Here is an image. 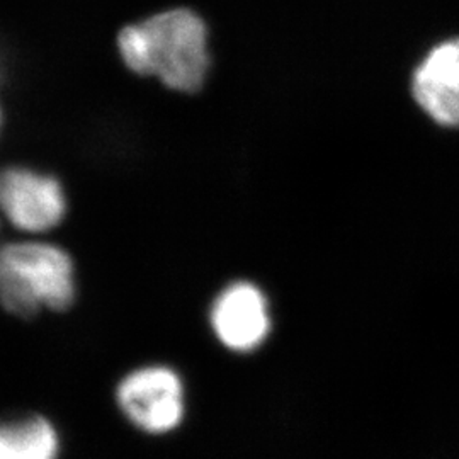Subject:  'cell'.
<instances>
[{
  "mask_svg": "<svg viewBox=\"0 0 459 459\" xmlns=\"http://www.w3.org/2000/svg\"><path fill=\"white\" fill-rule=\"evenodd\" d=\"M117 47L134 74L155 75L181 92L199 91L210 65L206 26L187 9H172L126 26L117 36Z\"/></svg>",
  "mask_w": 459,
  "mask_h": 459,
  "instance_id": "6da1fadb",
  "label": "cell"
},
{
  "mask_svg": "<svg viewBox=\"0 0 459 459\" xmlns=\"http://www.w3.org/2000/svg\"><path fill=\"white\" fill-rule=\"evenodd\" d=\"M0 296L7 312L30 320L48 308L65 312L75 299L68 254L47 244H14L2 250Z\"/></svg>",
  "mask_w": 459,
  "mask_h": 459,
  "instance_id": "7a4b0ae2",
  "label": "cell"
},
{
  "mask_svg": "<svg viewBox=\"0 0 459 459\" xmlns=\"http://www.w3.org/2000/svg\"><path fill=\"white\" fill-rule=\"evenodd\" d=\"M116 405L138 430L162 436L181 426L186 415V390L174 368L147 364L119 379Z\"/></svg>",
  "mask_w": 459,
  "mask_h": 459,
  "instance_id": "3957f363",
  "label": "cell"
},
{
  "mask_svg": "<svg viewBox=\"0 0 459 459\" xmlns=\"http://www.w3.org/2000/svg\"><path fill=\"white\" fill-rule=\"evenodd\" d=\"M210 324L214 337L231 352L257 351L273 328L267 298L252 282H231L216 296Z\"/></svg>",
  "mask_w": 459,
  "mask_h": 459,
  "instance_id": "277c9868",
  "label": "cell"
},
{
  "mask_svg": "<svg viewBox=\"0 0 459 459\" xmlns=\"http://www.w3.org/2000/svg\"><path fill=\"white\" fill-rule=\"evenodd\" d=\"M0 196L11 223L26 231L53 229L65 214V197L60 184L26 169L4 172Z\"/></svg>",
  "mask_w": 459,
  "mask_h": 459,
  "instance_id": "5b68a950",
  "label": "cell"
},
{
  "mask_svg": "<svg viewBox=\"0 0 459 459\" xmlns=\"http://www.w3.org/2000/svg\"><path fill=\"white\" fill-rule=\"evenodd\" d=\"M413 98L434 121L459 126V38L427 55L413 75Z\"/></svg>",
  "mask_w": 459,
  "mask_h": 459,
  "instance_id": "8992f818",
  "label": "cell"
},
{
  "mask_svg": "<svg viewBox=\"0 0 459 459\" xmlns=\"http://www.w3.org/2000/svg\"><path fill=\"white\" fill-rule=\"evenodd\" d=\"M60 437L39 413L5 420L0 429V459H58Z\"/></svg>",
  "mask_w": 459,
  "mask_h": 459,
  "instance_id": "52a82bcc",
  "label": "cell"
}]
</instances>
